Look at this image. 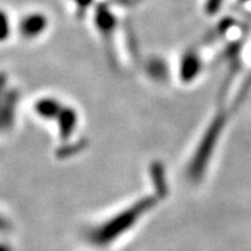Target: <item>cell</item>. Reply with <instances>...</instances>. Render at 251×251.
Masks as SVG:
<instances>
[{
  "instance_id": "cell-1",
  "label": "cell",
  "mask_w": 251,
  "mask_h": 251,
  "mask_svg": "<svg viewBox=\"0 0 251 251\" xmlns=\"http://www.w3.org/2000/svg\"><path fill=\"white\" fill-rule=\"evenodd\" d=\"M158 196H146L139 201H136L127 209L119 212L112 219L104 222L99 227L93 228L87 233V238L90 242L98 246H105L113 242L119 236L128 231L129 228L139 221L140 217L151 210L158 202Z\"/></svg>"
},
{
  "instance_id": "cell-2",
  "label": "cell",
  "mask_w": 251,
  "mask_h": 251,
  "mask_svg": "<svg viewBox=\"0 0 251 251\" xmlns=\"http://www.w3.org/2000/svg\"><path fill=\"white\" fill-rule=\"evenodd\" d=\"M222 127H223L222 117H215V119L210 123L209 128L202 136L201 141L199 144V148L196 149L191 162L188 164V177L191 181L199 182L202 178V176L206 171V165L212 158L214 145L217 144Z\"/></svg>"
},
{
  "instance_id": "cell-3",
  "label": "cell",
  "mask_w": 251,
  "mask_h": 251,
  "mask_svg": "<svg viewBox=\"0 0 251 251\" xmlns=\"http://www.w3.org/2000/svg\"><path fill=\"white\" fill-rule=\"evenodd\" d=\"M48 27V18L41 13H32L21 22V32L26 37H36Z\"/></svg>"
},
{
  "instance_id": "cell-4",
  "label": "cell",
  "mask_w": 251,
  "mask_h": 251,
  "mask_svg": "<svg viewBox=\"0 0 251 251\" xmlns=\"http://www.w3.org/2000/svg\"><path fill=\"white\" fill-rule=\"evenodd\" d=\"M96 26H98V30L101 32V35L105 37V40H109L113 35V30L116 27V17L113 16V13L109 10L108 5L102 4L99 5L98 9H96Z\"/></svg>"
},
{
  "instance_id": "cell-5",
  "label": "cell",
  "mask_w": 251,
  "mask_h": 251,
  "mask_svg": "<svg viewBox=\"0 0 251 251\" xmlns=\"http://www.w3.org/2000/svg\"><path fill=\"white\" fill-rule=\"evenodd\" d=\"M201 68V60L196 51H187L181 60V78L185 82H190L195 78Z\"/></svg>"
},
{
  "instance_id": "cell-6",
  "label": "cell",
  "mask_w": 251,
  "mask_h": 251,
  "mask_svg": "<svg viewBox=\"0 0 251 251\" xmlns=\"http://www.w3.org/2000/svg\"><path fill=\"white\" fill-rule=\"evenodd\" d=\"M58 126H59V135L62 140H67L72 135V132L76 128L77 125V113L76 110L71 108H64L56 116Z\"/></svg>"
},
{
  "instance_id": "cell-7",
  "label": "cell",
  "mask_w": 251,
  "mask_h": 251,
  "mask_svg": "<svg viewBox=\"0 0 251 251\" xmlns=\"http://www.w3.org/2000/svg\"><path fill=\"white\" fill-rule=\"evenodd\" d=\"M151 179L156 188V196L163 199L168 194V182L165 179V172L162 164L154 163L151 165Z\"/></svg>"
},
{
  "instance_id": "cell-8",
  "label": "cell",
  "mask_w": 251,
  "mask_h": 251,
  "mask_svg": "<svg viewBox=\"0 0 251 251\" xmlns=\"http://www.w3.org/2000/svg\"><path fill=\"white\" fill-rule=\"evenodd\" d=\"M60 110H62L60 102L56 101L55 99H41L36 104V112L47 119L56 118Z\"/></svg>"
},
{
  "instance_id": "cell-9",
  "label": "cell",
  "mask_w": 251,
  "mask_h": 251,
  "mask_svg": "<svg viewBox=\"0 0 251 251\" xmlns=\"http://www.w3.org/2000/svg\"><path fill=\"white\" fill-rule=\"evenodd\" d=\"M148 70H149L150 76H152L154 78L159 79L165 77V66L164 63L160 62L159 59H154L152 62H150L148 64Z\"/></svg>"
},
{
  "instance_id": "cell-10",
  "label": "cell",
  "mask_w": 251,
  "mask_h": 251,
  "mask_svg": "<svg viewBox=\"0 0 251 251\" xmlns=\"http://www.w3.org/2000/svg\"><path fill=\"white\" fill-rule=\"evenodd\" d=\"M72 1L76 5V14L81 18L86 14V10L93 5L95 0H72Z\"/></svg>"
},
{
  "instance_id": "cell-11",
  "label": "cell",
  "mask_w": 251,
  "mask_h": 251,
  "mask_svg": "<svg viewBox=\"0 0 251 251\" xmlns=\"http://www.w3.org/2000/svg\"><path fill=\"white\" fill-rule=\"evenodd\" d=\"M9 33V21L7 14L0 10V40H4Z\"/></svg>"
},
{
  "instance_id": "cell-12",
  "label": "cell",
  "mask_w": 251,
  "mask_h": 251,
  "mask_svg": "<svg viewBox=\"0 0 251 251\" xmlns=\"http://www.w3.org/2000/svg\"><path fill=\"white\" fill-rule=\"evenodd\" d=\"M223 0H205V10L209 14H215L217 10L222 7Z\"/></svg>"
},
{
  "instance_id": "cell-13",
  "label": "cell",
  "mask_w": 251,
  "mask_h": 251,
  "mask_svg": "<svg viewBox=\"0 0 251 251\" xmlns=\"http://www.w3.org/2000/svg\"><path fill=\"white\" fill-rule=\"evenodd\" d=\"M0 251H10V250L8 248H4V246H1V245H0Z\"/></svg>"
}]
</instances>
